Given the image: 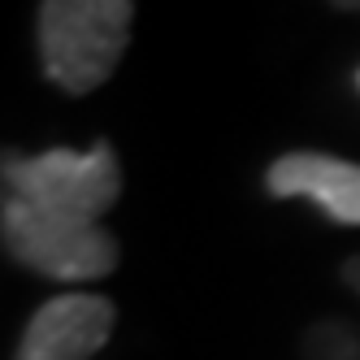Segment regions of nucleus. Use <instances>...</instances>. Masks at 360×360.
<instances>
[{
	"label": "nucleus",
	"instance_id": "6",
	"mask_svg": "<svg viewBox=\"0 0 360 360\" xmlns=\"http://www.w3.org/2000/svg\"><path fill=\"white\" fill-rule=\"evenodd\" d=\"M300 360H360V326L347 317H321L304 330Z\"/></svg>",
	"mask_w": 360,
	"mask_h": 360
},
{
	"label": "nucleus",
	"instance_id": "1",
	"mask_svg": "<svg viewBox=\"0 0 360 360\" xmlns=\"http://www.w3.org/2000/svg\"><path fill=\"white\" fill-rule=\"evenodd\" d=\"M135 27L131 0H44L35 13L39 61L48 83L87 96L117 70Z\"/></svg>",
	"mask_w": 360,
	"mask_h": 360
},
{
	"label": "nucleus",
	"instance_id": "8",
	"mask_svg": "<svg viewBox=\"0 0 360 360\" xmlns=\"http://www.w3.org/2000/svg\"><path fill=\"white\" fill-rule=\"evenodd\" d=\"M334 9L339 13H360V0H334Z\"/></svg>",
	"mask_w": 360,
	"mask_h": 360
},
{
	"label": "nucleus",
	"instance_id": "7",
	"mask_svg": "<svg viewBox=\"0 0 360 360\" xmlns=\"http://www.w3.org/2000/svg\"><path fill=\"white\" fill-rule=\"evenodd\" d=\"M343 282H347V287L360 295V256H352V261L343 265Z\"/></svg>",
	"mask_w": 360,
	"mask_h": 360
},
{
	"label": "nucleus",
	"instance_id": "5",
	"mask_svg": "<svg viewBox=\"0 0 360 360\" xmlns=\"http://www.w3.org/2000/svg\"><path fill=\"white\" fill-rule=\"evenodd\" d=\"M265 187L274 200H313L317 209L339 221V226H360V165L330 157V152H282L269 165Z\"/></svg>",
	"mask_w": 360,
	"mask_h": 360
},
{
	"label": "nucleus",
	"instance_id": "3",
	"mask_svg": "<svg viewBox=\"0 0 360 360\" xmlns=\"http://www.w3.org/2000/svg\"><path fill=\"white\" fill-rule=\"evenodd\" d=\"M0 243L9 261L53 282H96L117 269V239L100 221L22 200L0 204Z\"/></svg>",
	"mask_w": 360,
	"mask_h": 360
},
{
	"label": "nucleus",
	"instance_id": "4",
	"mask_svg": "<svg viewBox=\"0 0 360 360\" xmlns=\"http://www.w3.org/2000/svg\"><path fill=\"white\" fill-rule=\"evenodd\" d=\"M117 326V308L105 295L65 291L35 308L18 339L13 360H91L109 343Z\"/></svg>",
	"mask_w": 360,
	"mask_h": 360
},
{
	"label": "nucleus",
	"instance_id": "2",
	"mask_svg": "<svg viewBox=\"0 0 360 360\" xmlns=\"http://www.w3.org/2000/svg\"><path fill=\"white\" fill-rule=\"evenodd\" d=\"M0 178H5V200L87 221H100L122 195V161L109 139H96L91 148H48L35 157L5 152Z\"/></svg>",
	"mask_w": 360,
	"mask_h": 360
}]
</instances>
